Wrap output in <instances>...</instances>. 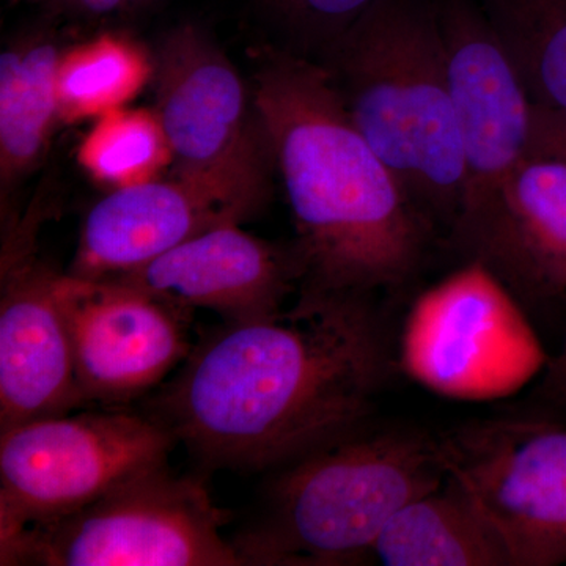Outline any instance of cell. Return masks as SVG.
<instances>
[{
  "mask_svg": "<svg viewBox=\"0 0 566 566\" xmlns=\"http://www.w3.org/2000/svg\"><path fill=\"white\" fill-rule=\"evenodd\" d=\"M392 359L374 296L300 292L205 334L150 416L205 465L275 471L371 424Z\"/></svg>",
  "mask_w": 566,
  "mask_h": 566,
  "instance_id": "6da1fadb",
  "label": "cell"
},
{
  "mask_svg": "<svg viewBox=\"0 0 566 566\" xmlns=\"http://www.w3.org/2000/svg\"><path fill=\"white\" fill-rule=\"evenodd\" d=\"M252 92L296 227L297 290L375 297L411 282L433 221L356 128L329 70L264 48Z\"/></svg>",
  "mask_w": 566,
  "mask_h": 566,
  "instance_id": "7a4b0ae2",
  "label": "cell"
},
{
  "mask_svg": "<svg viewBox=\"0 0 566 566\" xmlns=\"http://www.w3.org/2000/svg\"><path fill=\"white\" fill-rule=\"evenodd\" d=\"M349 117L424 214L453 229L464 155L439 9L379 0L323 52Z\"/></svg>",
  "mask_w": 566,
  "mask_h": 566,
  "instance_id": "3957f363",
  "label": "cell"
},
{
  "mask_svg": "<svg viewBox=\"0 0 566 566\" xmlns=\"http://www.w3.org/2000/svg\"><path fill=\"white\" fill-rule=\"evenodd\" d=\"M274 472L262 512L233 536L243 565L360 564L406 504L447 480L439 438L371 424Z\"/></svg>",
  "mask_w": 566,
  "mask_h": 566,
  "instance_id": "277c9868",
  "label": "cell"
},
{
  "mask_svg": "<svg viewBox=\"0 0 566 566\" xmlns=\"http://www.w3.org/2000/svg\"><path fill=\"white\" fill-rule=\"evenodd\" d=\"M155 76V111L172 150L174 178L240 223L259 216L271 200L275 164L237 66L202 29L185 24L163 41Z\"/></svg>",
  "mask_w": 566,
  "mask_h": 566,
  "instance_id": "5b68a950",
  "label": "cell"
},
{
  "mask_svg": "<svg viewBox=\"0 0 566 566\" xmlns=\"http://www.w3.org/2000/svg\"><path fill=\"white\" fill-rule=\"evenodd\" d=\"M226 512L169 464L126 480L84 509L0 545L2 565L240 566Z\"/></svg>",
  "mask_w": 566,
  "mask_h": 566,
  "instance_id": "8992f818",
  "label": "cell"
},
{
  "mask_svg": "<svg viewBox=\"0 0 566 566\" xmlns=\"http://www.w3.org/2000/svg\"><path fill=\"white\" fill-rule=\"evenodd\" d=\"M398 360L433 394L491 401L531 385L549 356L515 294L485 264L468 260L417 297Z\"/></svg>",
  "mask_w": 566,
  "mask_h": 566,
  "instance_id": "52a82bcc",
  "label": "cell"
},
{
  "mask_svg": "<svg viewBox=\"0 0 566 566\" xmlns=\"http://www.w3.org/2000/svg\"><path fill=\"white\" fill-rule=\"evenodd\" d=\"M177 438L132 411L46 417L0 431V545L167 464Z\"/></svg>",
  "mask_w": 566,
  "mask_h": 566,
  "instance_id": "ba28073f",
  "label": "cell"
},
{
  "mask_svg": "<svg viewBox=\"0 0 566 566\" xmlns=\"http://www.w3.org/2000/svg\"><path fill=\"white\" fill-rule=\"evenodd\" d=\"M447 479L501 536L512 566L566 564V427L497 419L439 436Z\"/></svg>",
  "mask_w": 566,
  "mask_h": 566,
  "instance_id": "9c48e42d",
  "label": "cell"
},
{
  "mask_svg": "<svg viewBox=\"0 0 566 566\" xmlns=\"http://www.w3.org/2000/svg\"><path fill=\"white\" fill-rule=\"evenodd\" d=\"M59 300L85 403H129L191 353L189 312L137 286L62 273Z\"/></svg>",
  "mask_w": 566,
  "mask_h": 566,
  "instance_id": "30bf717a",
  "label": "cell"
},
{
  "mask_svg": "<svg viewBox=\"0 0 566 566\" xmlns=\"http://www.w3.org/2000/svg\"><path fill=\"white\" fill-rule=\"evenodd\" d=\"M439 21L464 155L455 232L528 155L534 102L485 11L465 0H447Z\"/></svg>",
  "mask_w": 566,
  "mask_h": 566,
  "instance_id": "8fae6325",
  "label": "cell"
},
{
  "mask_svg": "<svg viewBox=\"0 0 566 566\" xmlns=\"http://www.w3.org/2000/svg\"><path fill=\"white\" fill-rule=\"evenodd\" d=\"M521 304L566 301V163L527 155L475 216L452 232Z\"/></svg>",
  "mask_w": 566,
  "mask_h": 566,
  "instance_id": "7c38bea8",
  "label": "cell"
},
{
  "mask_svg": "<svg viewBox=\"0 0 566 566\" xmlns=\"http://www.w3.org/2000/svg\"><path fill=\"white\" fill-rule=\"evenodd\" d=\"M61 275L20 244L3 252L0 431L69 415L85 403L59 300Z\"/></svg>",
  "mask_w": 566,
  "mask_h": 566,
  "instance_id": "4fadbf2b",
  "label": "cell"
},
{
  "mask_svg": "<svg viewBox=\"0 0 566 566\" xmlns=\"http://www.w3.org/2000/svg\"><path fill=\"white\" fill-rule=\"evenodd\" d=\"M109 281L137 286L185 312L205 308L223 323H243L281 312L300 289L301 270L293 245L282 248L227 223Z\"/></svg>",
  "mask_w": 566,
  "mask_h": 566,
  "instance_id": "5bb4252c",
  "label": "cell"
},
{
  "mask_svg": "<svg viewBox=\"0 0 566 566\" xmlns=\"http://www.w3.org/2000/svg\"><path fill=\"white\" fill-rule=\"evenodd\" d=\"M227 223L241 226L177 178L114 189L88 211L69 274L87 281L120 277Z\"/></svg>",
  "mask_w": 566,
  "mask_h": 566,
  "instance_id": "9a60e30c",
  "label": "cell"
},
{
  "mask_svg": "<svg viewBox=\"0 0 566 566\" xmlns=\"http://www.w3.org/2000/svg\"><path fill=\"white\" fill-rule=\"evenodd\" d=\"M370 556L386 566H512L501 536L449 479L406 504L382 528Z\"/></svg>",
  "mask_w": 566,
  "mask_h": 566,
  "instance_id": "2e32d148",
  "label": "cell"
},
{
  "mask_svg": "<svg viewBox=\"0 0 566 566\" xmlns=\"http://www.w3.org/2000/svg\"><path fill=\"white\" fill-rule=\"evenodd\" d=\"M61 51L44 36L0 55V188L2 202L46 155L59 118Z\"/></svg>",
  "mask_w": 566,
  "mask_h": 566,
  "instance_id": "e0dca14e",
  "label": "cell"
},
{
  "mask_svg": "<svg viewBox=\"0 0 566 566\" xmlns=\"http://www.w3.org/2000/svg\"><path fill=\"white\" fill-rule=\"evenodd\" d=\"M155 66L139 41L123 33L71 46L59 57V118L73 125L126 107L155 76Z\"/></svg>",
  "mask_w": 566,
  "mask_h": 566,
  "instance_id": "ac0fdd59",
  "label": "cell"
},
{
  "mask_svg": "<svg viewBox=\"0 0 566 566\" xmlns=\"http://www.w3.org/2000/svg\"><path fill=\"white\" fill-rule=\"evenodd\" d=\"M532 102L566 114V0H485Z\"/></svg>",
  "mask_w": 566,
  "mask_h": 566,
  "instance_id": "d6986e66",
  "label": "cell"
},
{
  "mask_svg": "<svg viewBox=\"0 0 566 566\" xmlns=\"http://www.w3.org/2000/svg\"><path fill=\"white\" fill-rule=\"evenodd\" d=\"M77 161L114 191L158 180L174 156L158 112L122 107L96 118L81 142Z\"/></svg>",
  "mask_w": 566,
  "mask_h": 566,
  "instance_id": "ffe728a7",
  "label": "cell"
},
{
  "mask_svg": "<svg viewBox=\"0 0 566 566\" xmlns=\"http://www.w3.org/2000/svg\"><path fill=\"white\" fill-rule=\"evenodd\" d=\"M379 0H264L305 44L326 51Z\"/></svg>",
  "mask_w": 566,
  "mask_h": 566,
  "instance_id": "44dd1931",
  "label": "cell"
},
{
  "mask_svg": "<svg viewBox=\"0 0 566 566\" xmlns=\"http://www.w3.org/2000/svg\"><path fill=\"white\" fill-rule=\"evenodd\" d=\"M528 155L553 156L566 163V114L534 104Z\"/></svg>",
  "mask_w": 566,
  "mask_h": 566,
  "instance_id": "7402d4cb",
  "label": "cell"
},
{
  "mask_svg": "<svg viewBox=\"0 0 566 566\" xmlns=\"http://www.w3.org/2000/svg\"><path fill=\"white\" fill-rule=\"evenodd\" d=\"M535 397L551 416L556 417L554 420L566 419V333L558 352L547 360Z\"/></svg>",
  "mask_w": 566,
  "mask_h": 566,
  "instance_id": "603a6c76",
  "label": "cell"
},
{
  "mask_svg": "<svg viewBox=\"0 0 566 566\" xmlns=\"http://www.w3.org/2000/svg\"><path fill=\"white\" fill-rule=\"evenodd\" d=\"M151 2L153 0H126V10L142 9V7Z\"/></svg>",
  "mask_w": 566,
  "mask_h": 566,
  "instance_id": "cb8c5ba5",
  "label": "cell"
},
{
  "mask_svg": "<svg viewBox=\"0 0 566 566\" xmlns=\"http://www.w3.org/2000/svg\"><path fill=\"white\" fill-rule=\"evenodd\" d=\"M13 2H20V0H13Z\"/></svg>",
  "mask_w": 566,
  "mask_h": 566,
  "instance_id": "d4e9b609",
  "label": "cell"
}]
</instances>
